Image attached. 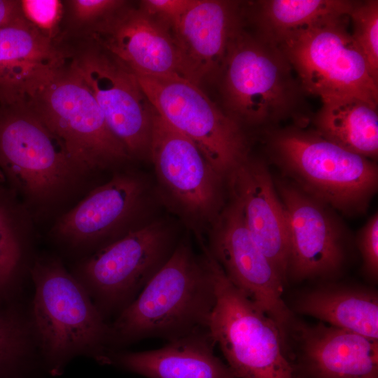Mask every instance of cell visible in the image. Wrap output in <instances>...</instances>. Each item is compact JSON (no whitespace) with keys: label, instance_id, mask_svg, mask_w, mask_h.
Masks as SVG:
<instances>
[{"label":"cell","instance_id":"cell-1","mask_svg":"<svg viewBox=\"0 0 378 378\" xmlns=\"http://www.w3.org/2000/svg\"><path fill=\"white\" fill-rule=\"evenodd\" d=\"M216 302L204 257L182 241L110 326L109 344L158 337L169 341L208 330Z\"/></svg>","mask_w":378,"mask_h":378},{"label":"cell","instance_id":"cell-2","mask_svg":"<svg viewBox=\"0 0 378 378\" xmlns=\"http://www.w3.org/2000/svg\"><path fill=\"white\" fill-rule=\"evenodd\" d=\"M31 276L33 327L46 371L59 376L81 355L104 364L110 326L86 288L52 258L36 260Z\"/></svg>","mask_w":378,"mask_h":378},{"label":"cell","instance_id":"cell-3","mask_svg":"<svg viewBox=\"0 0 378 378\" xmlns=\"http://www.w3.org/2000/svg\"><path fill=\"white\" fill-rule=\"evenodd\" d=\"M241 19L220 73L225 113L240 125L277 123L293 114L304 92L279 48L247 32Z\"/></svg>","mask_w":378,"mask_h":378},{"label":"cell","instance_id":"cell-4","mask_svg":"<svg viewBox=\"0 0 378 378\" xmlns=\"http://www.w3.org/2000/svg\"><path fill=\"white\" fill-rule=\"evenodd\" d=\"M24 102L59 141L76 170L104 168L130 158L66 57L34 85Z\"/></svg>","mask_w":378,"mask_h":378},{"label":"cell","instance_id":"cell-5","mask_svg":"<svg viewBox=\"0 0 378 378\" xmlns=\"http://www.w3.org/2000/svg\"><path fill=\"white\" fill-rule=\"evenodd\" d=\"M274 160L303 191L346 214L365 210L378 185L373 160L298 127L274 131Z\"/></svg>","mask_w":378,"mask_h":378},{"label":"cell","instance_id":"cell-6","mask_svg":"<svg viewBox=\"0 0 378 378\" xmlns=\"http://www.w3.org/2000/svg\"><path fill=\"white\" fill-rule=\"evenodd\" d=\"M216 302L209 333L236 378H299L276 323L226 277L209 249Z\"/></svg>","mask_w":378,"mask_h":378},{"label":"cell","instance_id":"cell-7","mask_svg":"<svg viewBox=\"0 0 378 378\" xmlns=\"http://www.w3.org/2000/svg\"><path fill=\"white\" fill-rule=\"evenodd\" d=\"M349 15L330 19L277 46L304 92L329 99L358 98L378 104V82L349 30Z\"/></svg>","mask_w":378,"mask_h":378},{"label":"cell","instance_id":"cell-8","mask_svg":"<svg viewBox=\"0 0 378 378\" xmlns=\"http://www.w3.org/2000/svg\"><path fill=\"white\" fill-rule=\"evenodd\" d=\"M134 74L155 111L190 139L222 177L248 157L241 125L211 102L199 85L177 74Z\"/></svg>","mask_w":378,"mask_h":378},{"label":"cell","instance_id":"cell-9","mask_svg":"<svg viewBox=\"0 0 378 378\" xmlns=\"http://www.w3.org/2000/svg\"><path fill=\"white\" fill-rule=\"evenodd\" d=\"M62 44L93 94L109 130L130 156L148 154L154 109L134 73L92 39Z\"/></svg>","mask_w":378,"mask_h":378},{"label":"cell","instance_id":"cell-10","mask_svg":"<svg viewBox=\"0 0 378 378\" xmlns=\"http://www.w3.org/2000/svg\"><path fill=\"white\" fill-rule=\"evenodd\" d=\"M209 252L229 281L268 315L284 338L295 319L283 294L285 282L251 234L232 200L214 221Z\"/></svg>","mask_w":378,"mask_h":378},{"label":"cell","instance_id":"cell-11","mask_svg":"<svg viewBox=\"0 0 378 378\" xmlns=\"http://www.w3.org/2000/svg\"><path fill=\"white\" fill-rule=\"evenodd\" d=\"M276 185L287 223V281L335 279L347 260V237L341 223L329 206L295 184Z\"/></svg>","mask_w":378,"mask_h":378},{"label":"cell","instance_id":"cell-12","mask_svg":"<svg viewBox=\"0 0 378 378\" xmlns=\"http://www.w3.org/2000/svg\"><path fill=\"white\" fill-rule=\"evenodd\" d=\"M169 248L167 227L153 223L130 232L89 259L83 267L86 290L102 314L130 303L169 258Z\"/></svg>","mask_w":378,"mask_h":378},{"label":"cell","instance_id":"cell-13","mask_svg":"<svg viewBox=\"0 0 378 378\" xmlns=\"http://www.w3.org/2000/svg\"><path fill=\"white\" fill-rule=\"evenodd\" d=\"M0 169L36 197L52 194L76 170L59 141L24 102L0 105Z\"/></svg>","mask_w":378,"mask_h":378},{"label":"cell","instance_id":"cell-14","mask_svg":"<svg viewBox=\"0 0 378 378\" xmlns=\"http://www.w3.org/2000/svg\"><path fill=\"white\" fill-rule=\"evenodd\" d=\"M149 154L161 186L183 214L214 222L220 214L223 177L190 139L155 110Z\"/></svg>","mask_w":378,"mask_h":378},{"label":"cell","instance_id":"cell-15","mask_svg":"<svg viewBox=\"0 0 378 378\" xmlns=\"http://www.w3.org/2000/svg\"><path fill=\"white\" fill-rule=\"evenodd\" d=\"M127 1L108 13L88 36L133 72L180 75L178 52L170 29Z\"/></svg>","mask_w":378,"mask_h":378},{"label":"cell","instance_id":"cell-16","mask_svg":"<svg viewBox=\"0 0 378 378\" xmlns=\"http://www.w3.org/2000/svg\"><path fill=\"white\" fill-rule=\"evenodd\" d=\"M295 342L299 378H364L378 374V340L323 322L295 321L287 337Z\"/></svg>","mask_w":378,"mask_h":378},{"label":"cell","instance_id":"cell-17","mask_svg":"<svg viewBox=\"0 0 378 378\" xmlns=\"http://www.w3.org/2000/svg\"><path fill=\"white\" fill-rule=\"evenodd\" d=\"M238 6L227 1L192 0L170 31L181 76L199 85L221 73L231 35L241 18Z\"/></svg>","mask_w":378,"mask_h":378},{"label":"cell","instance_id":"cell-18","mask_svg":"<svg viewBox=\"0 0 378 378\" xmlns=\"http://www.w3.org/2000/svg\"><path fill=\"white\" fill-rule=\"evenodd\" d=\"M227 177L232 200L239 206L248 230L286 284V217L268 168L248 156Z\"/></svg>","mask_w":378,"mask_h":378},{"label":"cell","instance_id":"cell-19","mask_svg":"<svg viewBox=\"0 0 378 378\" xmlns=\"http://www.w3.org/2000/svg\"><path fill=\"white\" fill-rule=\"evenodd\" d=\"M66 58L62 46L23 15L0 27V105L24 102L28 92Z\"/></svg>","mask_w":378,"mask_h":378},{"label":"cell","instance_id":"cell-20","mask_svg":"<svg viewBox=\"0 0 378 378\" xmlns=\"http://www.w3.org/2000/svg\"><path fill=\"white\" fill-rule=\"evenodd\" d=\"M209 330L169 341L144 351H111L105 365H113L146 378H236L214 351Z\"/></svg>","mask_w":378,"mask_h":378},{"label":"cell","instance_id":"cell-21","mask_svg":"<svg viewBox=\"0 0 378 378\" xmlns=\"http://www.w3.org/2000/svg\"><path fill=\"white\" fill-rule=\"evenodd\" d=\"M144 192L143 183L138 177L117 174L62 216L55 231L76 243L99 239L133 214Z\"/></svg>","mask_w":378,"mask_h":378},{"label":"cell","instance_id":"cell-22","mask_svg":"<svg viewBox=\"0 0 378 378\" xmlns=\"http://www.w3.org/2000/svg\"><path fill=\"white\" fill-rule=\"evenodd\" d=\"M294 310L378 340V296L368 288L328 283L300 295Z\"/></svg>","mask_w":378,"mask_h":378},{"label":"cell","instance_id":"cell-23","mask_svg":"<svg viewBox=\"0 0 378 378\" xmlns=\"http://www.w3.org/2000/svg\"><path fill=\"white\" fill-rule=\"evenodd\" d=\"M314 122L323 138L351 152L377 158V107L358 98L326 100Z\"/></svg>","mask_w":378,"mask_h":378},{"label":"cell","instance_id":"cell-24","mask_svg":"<svg viewBox=\"0 0 378 378\" xmlns=\"http://www.w3.org/2000/svg\"><path fill=\"white\" fill-rule=\"evenodd\" d=\"M357 1L264 0L254 4L256 33L278 46L288 36L323 21L349 15Z\"/></svg>","mask_w":378,"mask_h":378},{"label":"cell","instance_id":"cell-25","mask_svg":"<svg viewBox=\"0 0 378 378\" xmlns=\"http://www.w3.org/2000/svg\"><path fill=\"white\" fill-rule=\"evenodd\" d=\"M28 340L25 324L0 304V378L30 375L34 365Z\"/></svg>","mask_w":378,"mask_h":378},{"label":"cell","instance_id":"cell-26","mask_svg":"<svg viewBox=\"0 0 378 378\" xmlns=\"http://www.w3.org/2000/svg\"><path fill=\"white\" fill-rule=\"evenodd\" d=\"M120 0L63 1L59 41L85 38L108 13L122 5Z\"/></svg>","mask_w":378,"mask_h":378},{"label":"cell","instance_id":"cell-27","mask_svg":"<svg viewBox=\"0 0 378 378\" xmlns=\"http://www.w3.org/2000/svg\"><path fill=\"white\" fill-rule=\"evenodd\" d=\"M351 35L378 82V1H357L349 14Z\"/></svg>","mask_w":378,"mask_h":378},{"label":"cell","instance_id":"cell-28","mask_svg":"<svg viewBox=\"0 0 378 378\" xmlns=\"http://www.w3.org/2000/svg\"><path fill=\"white\" fill-rule=\"evenodd\" d=\"M21 257V248L12 223L0 204V302L8 290Z\"/></svg>","mask_w":378,"mask_h":378},{"label":"cell","instance_id":"cell-29","mask_svg":"<svg viewBox=\"0 0 378 378\" xmlns=\"http://www.w3.org/2000/svg\"><path fill=\"white\" fill-rule=\"evenodd\" d=\"M21 11L26 20L47 36L56 40L60 33L63 1L20 0Z\"/></svg>","mask_w":378,"mask_h":378},{"label":"cell","instance_id":"cell-30","mask_svg":"<svg viewBox=\"0 0 378 378\" xmlns=\"http://www.w3.org/2000/svg\"><path fill=\"white\" fill-rule=\"evenodd\" d=\"M358 246L364 274L373 281L378 277V215L374 214L361 229Z\"/></svg>","mask_w":378,"mask_h":378},{"label":"cell","instance_id":"cell-31","mask_svg":"<svg viewBox=\"0 0 378 378\" xmlns=\"http://www.w3.org/2000/svg\"><path fill=\"white\" fill-rule=\"evenodd\" d=\"M192 2V0H146L141 1V8L171 29Z\"/></svg>","mask_w":378,"mask_h":378},{"label":"cell","instance_id":"cell-32","mask_svg":"<svg viewBox=\"0 0 378 378\" xmlns=\"http://www.w3.org/2000/svg\"><path fill=\"white\" fill-rule=\"evenodd\" d=\"M22 15L20 1L17 0H0V27Z\"/></svg>","mask_w":378,"mask_h":378},{"label":"cell","instance_id":"cell-33","mask_svg":"<svg viewBox=\"0 0 378 378\" xmlns=\"http://www.w3.org/2000/svg\"><path fill=\"white\" fill-rule=\"evenodd\" d=\"M364 378H378V374H372V375H370V376H368V377H364Z\"/></svg>","mask_w":378,"mask_h":378}]
</instances>
